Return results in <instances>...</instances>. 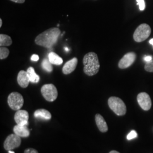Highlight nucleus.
<instances>
[{
  "label": "nucleus",
  "instance_id": "6",
  "mask_svg": "<svg viewBox=\"0 0 153 153\" xmlns=\"http://www.w3.org/2000/svg\"><path fill=\"white\" fill-rule=\"evenodd\" d=\"M7 103L11 109L18 111L22 108L24 104V99L22 95L17 92H13L9 94L7 98Z\"/></svg>",
  "mask_w": 153,
  "mask_h": 153
},
{
  "label": "nucleus",
  "instance_id": "4",
  "mask_svg": "<svg viewBox=\"0 0 153 153\" xmlns=\"http://www.w3.org/2000/svg\"><path fill=\"white\" fill-rule=\"evenodd\" d=\"M152 32L151 28L146 23L140 25L133 34V39L136 42H142L148 39Z\"/></svg>",
  "mask_w": 153,
  "mask_h": 153
},
{
  "label": "nucleus",
  "instance_id": "10",
  "mask_svg": "<svg viewBox=\"0 0 153 153\" xmlns=\"http://www.w3.org/2000/svg\"><path fill=\"white\" fill-rule=\"evenodd\" d=\"M29 114L27 111L19 109L17 111L14 116V120L19 126H27Z\"/></svg>",
  "mask_w": 153,
  "mask_h": 153
},
{
  "label": "nucleus",
  "instance_id": "7",
  "mask_svg": "<svg viewBox=\"0 0 153 153\" xmlns=\"http://www.w3.org/2000/svg\"><path fill=\"white\" fill-rule=\"evenodd\" d=\"M21 144V137L15 133L8 136L6 138L4 143V147L6 150H11L16 148H18Z\"/></svg>",
  "mask_w": 153,
  "mask_h": 153
},
{
  "label": "nucleus",
  "instance_id": "24",
  "mask_svg": "<svg viewBox=\"0 0 153 153\" xmlns=\"http://www.w3.org/2000/svg\"><path fill=\"white\" fill-rule=\"evenodd\" d=\"M25 153H38V151L33 148H28L25 150Z\"/></svg>",
  "mask_w": 153,
  "mask_h": 153
},
{
  "label": "nucleus",
  "instance_id": "27",
  "mask_svg": "<svg viewBox=\"0 0 153 153\" xmlns=\"http://www.w3.org/2000/svg\"><path fill=\"white\" fill-rule=\"evenodd\" d=\"M11 1L16 2V3H19V4H23L25 2V0H10Z\"/></svg>",
  "mask_w": 153,
  "mask_h": 153
},
{
  "label": "nucleus",
  "instance_id": "28",
  "mask_svg": "<svg viewBox=\"0 0 153 153\" xmlns=\"http://www.w3.org/2000/svg\"><path fill=\"white\" fill-rule=\"evenodd\" d=\"M149 43L153 45V38L149 40Z\"/></svg>",
  "mask_w": 153,
  "mask_h": 153
},
{
  "label": "nucleus",
  "instance_id": "12",
  "mask_svg": "<svg viewBox=\"0 0 153 153\" xmlns=\"http://www.w3.org/2000/svg\"><path fill=\"white\" fill-rule=\"evenodd\" d=\"M17 82L19 85L22 88H26L30 82L27 71H21L17 76Z\"/></svg>",
  "mask_w": 153,
  "mask_h": 153
},
{
  "label": "nucleus",
  "instance_id": "29",
  "mask_svg": "<svg viewBox=\"0 0 153 153\" xmlns=\"http://www.w3.org/2000/svg\"><path fill=\"white\" fill-rule=\"evenodd\" d=\"M109 153H120L119 152H117V151H116V150H112V151H111V152H110Z\"/></svg>",
  "mask_w": 153,
  "mask_h": 153
},
{
  "label": "nucleus",
  "instance_id": "9",
  "mask_svg": "<svg viewBox=\"0 0 153 153\" xmlns=\"http://www.w3.org/2000/svg\"><path fill=\"white\" fill-rule=\"evenodd\" d=\"M137 102L141 108L145 111H149L152 107V100L147 93H140L137 95Z\"/></svg>",
  "mask_w": 153,
  "mask_h": 153
},
{
  "label": "nucleus",
  "instance_id": "22",
  "mask_svg": "<svg viewBox=\"0 0 153 153\" xmlns=\"http://www.w3.org/2000/svg\"><path fill=\"white\" fill-rule=\"evenodd\" d=\"M137 137V133L136 131L134 130L131 131L128 135L126 138L128 140H131L132 139H134Z\"/></svg>",
  "mask_w": 153,
  "mask_h": 153
},
{
  "label": "nucleus",
  "instance_id": "25",
  "mask_svg": "<svg viewBox=\"0 0 153 153\" xmlns=\"http://www.w3.org/2000/svg\"><path fill=\"white\" fill-rule=\"evenodd\" d=\"M143 60L145 62H150L151 61L153 60V57L151 56H145Z\"/></svg>",
  "mask_w": 153,
  "mask_h": 153
},
{
  "label": "nucleus",
  "instance_id": "20",
  "mask_svg": "<svg viewBox=\"0 0 153 153\" xmlns=\"http://www.w3.org/2000/svg\"><path fill=\"white\" fill-rule=\"evenodd\" d=\"M9 55V50L4 47H1L0 48V59L1 60L5 59Z\"/></svg>",
  "mask_w": 153,
  "mask_h": 153
},
{
  "label": "nucleus",
  "instance_id": "15",
  "mask_svg": "<svg viewBox=\"0 0 153 153\" xmlns=\"http://www.w3.org/2000/svg\"><path fill=\"white\" fill-rule=\"evenodd\" d=\"M34 116L36 118L45 120H49L52 117L51 114L48 110L45 109H37L34 112Z\"/></svg>",
  "mask_w": 153,
  "mask_h": 153
},
{
  "label": "nucleus",
  "instance_id": "14",
  "mask_svg": "<svg viewBox=\"0 0 153 153\" xmlns=\"http://www.w3.org/2000/svg\"><path fill=\"white\" fill-rule=\"evenodd\" d=\"M95 122L99 131L101 132L105 133L108 131V128L107 123L102 115L100 114L95 115Z\"/></svg>",
  "mask_w": 153,
  "mask_h": 153
},
{
  "label": "nucleus",
  "instance_id": "26",
  "mask_svg": "<svg viewBox=\"0 0 153 153\" xmlns=\"http://www.w3.org/2000/svg\"><path fill=\"white\" fill-rule=\"evenodd\" d=\"M39 60V57L38 55H33L31 57V60L33 61H37Z\"/></svg>",
  "mask_w": 153,
  "mask_h": 153
},
{
  "label": "nucleus",
  "instance_id": "13",
  "mask_svg": "<svg viewBox=\"0 0 153 153\" xmlns=\"http://www.w3.org/2000/svg\"><path fill=\"white\" fill-rule=\"evenodd\" d=\"M13 131L16 134L21 137H28L30 134L27 126H19L16 124L13 128Z\"/></svg>",
  "mask_w": 153,
  "mask_h": 153
},
{
  "label": "nucleus",
  "instance_id": "11",
  "mask_svg": "<svg viewBox=\"0 0 153 153\" xmlns=\"http://www.w3.org/2000/svg\"><path fill=\"white\" fill-rule=\"evenodd\" d=\"M78 59L76 57H74L71 60L67 61L62 68V73L65 75L71 74L76 69Z\"/></svg>",
  "mask_w": 153,
  "mask_h": 153
},
{
  "label": "nucleus",
  "instance_id": "19",
  "mask_svg": "<svg viewBox=\"0 0 153 153\" xmlns=\"http://www.w3.org/2000/svg\"><path fill=\"white\" fill-rule=\"evenodd\" d=\"M42 67L45 71L48 72H52L53 71V67L52 66V64L50 62L48 59H44L42 62Z\"/></svg>",
  "mask_w": 153,
  "mask_h": 153
},
{
  "label": "nucleus",
  "instance_id": "5",
  "mask_svg": "<svg viewBox=\"0 0 153 153\" xmlns=\"http://www.w3.org/2000/svg\"><path fill=\"white\" fill-rule=\"evenodd\" d=\"M41 93L44 99L48 102H53L57 98L58 91L53 84H45L41 88Z\"/></svg>",
  "mask_w": 153,
  "mask_h": 153
},
{
  "label": "nucleus",
  "instance_id": "31",
  "mask_svg": "<svg viewBox=\"0 0 153 153\" xmlns=\"http://www.w3.org/2000/svg\"><path fill=\"white\" fill-rule=\"evenodd\" d=\"M9 153H14V152H13V151H11V150H9Z\"/></svg>",
  "mask_w": 153,
  "mask_h": 153
},
{
  "label": "nucleus",
  "instance_id": "21",
  "mask_svg": "<svg viewBox=\"0 0 153 153\" xmlns=\"http://www.w3.org/2000/svg\"><path fill=\"white\" fill-rule=\"evenodd\" d=\"M145 69L149 72H153V60L146 62L145 65Z\"/></svg>",
  "mask_w": 153,
  "mask_h": 153
},
{
  "label": "nucleus",
  "instance_id": "3",
  "mask_svg": "<svg viewBox=\"0 0 153 153\" xmlns=\"http://www.w3.org/2000/svg\"><path fill=\"white\" fill-rule=\"evenodd\" d=\"M108 104L110 109L118 116L126 115V107L124 102L118 97H111L108 99Z\"/></svg>",
  "mask_w": 153,
  "mask_h": 153
},
{
  "label": "nucleus",
  "instance_id": "16",
  "mask_svg": "<svg viewBox=\"0 0 153 153\" xmlns=\"http://www.w3.org/2000/svg\"><path fill=\"white\" fill-rule=\"evenodd\" d=\"M48 60L52 64L56 65H60L63 62L62 59L53 52H51L48 54Z\"/></svg>",
  "mask_w": 153,
  "mask_h": 153
},
{
  "label": "nucleus",
  "instance_id": "1",
  "mask_svg": "<svg viewBox=\"0 0 153 153\" xmlns=\"http://www.w3.org/2000/svg\"><path fill=\"white\" fill-rule=\"evenodd\" d=\"M60 34L61 31L59 28H51L38 35L35 42L40 46L51 48L56 43Z\"/></svg>",
  "mask_w": 153,
  "mask_h": 153
},
{
  "label": "nucleus",
  "instance_id": "30",
  "mask_svg": "<svg viewBox=\"0 0 153 153\" xmlns=\"http://www.w3.org/2000/svg\"><path fill=\"white\" fill-rule=\"evenodd\" d=\"M2 20L1 18H0V27H2Z\"/></svg>",
  "mask_w": 153,
  "mask_h": 153
},
{
  "label": "nucleus",
  "instance_id": "17",
  "mask_svg": "<svg viewBox=\"0 0 153 153\" xmlns=\"http://www.w3.org/2000/svg\"><path fill=\"white\" fill-rule=\"evenodd\" d=\"M28 76L30 82L34 83H37L40 81V76L36 73L34 68L33 67L28 68L27 70Z\"/></svg>",
  "mask_w": 153,
  "mask_h": 153
},
{
  "label": "nucleus",
  "instance_id": "2",
  "mask_svg": "<svg viewBox=\"0 0 153 153\" xmlns=\"http://www.w3.org/2000/svg\"><path fill=\"white\" fill-rule=\"evenodd\" d=\"M83 71L88 76H93L99 71L100 64L98 57L95 52H90L85 55L83 59Z\"/></svg>",
  "mask_w": 153,
  "mask_h": 153
},
{
  "label": "nucleus",
  "instance_id": "8",
  "mask_svg": "<svg viewBox=\"0 0 153 153\" xmlns=\"http://www.w3.org/2000/svg\"><path fill=\"white\" fill-rule=\"evenodd\" d=\"M136 59V55L134 52H129L124 55L119 62V68L120 69H126L129 68L134 63Z\"/></svg>",
  "mask_w": 153,
  "mask_h": 153
},
{
  "label": "nucleus",
  "instance_id": "23",
  "mask_svg": "<svg viewBox=\"0 0 153 153\" xmlns=\"http://www.w3.org/2000/svg\"><path fill=\"white\" fill-rule=\"evenodd\" d=\"M137 1V4L139 6L140 10L141 11H143L145 9V4L144 0H136Z\"/></svg>",
  "mask_w": 153,
  "mask_h": 153
},
{
  "label": "nucleus",
  "instance_id": "18",
  "mask_svg": "<svg viewBox=\"0 0 153 153\" xmlns=\"http://www.w3.org/2000/svg\"><path fill=\"white\" fill-rule=\"evenodd\" d=\"M12 44L11 38L8 35L5 34H0V46L1 47H7Z\"/></svg>",
  "mask_w": 153,
  "mask_h": 153
}]
</instances>
